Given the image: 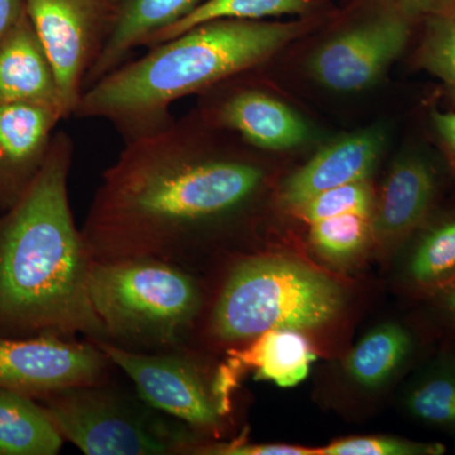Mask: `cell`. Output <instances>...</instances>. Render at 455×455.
<instances>
[{
	"label": "cell",
	"instance_id": "obj_31",
	"mask_svg": "<svg viewBox=\"0 0 455 455\" xmlns=\"http://www.w3.org/2000/svg\"><path fill=\"white\" fill-rule=\"evenodd\" d=\"M410 17L433 16L451 7L455 0H397Z\"/></svg>",
	"mask_w": 455,
	"mask_h": 455
},
{
	"label": "cell",
	"instance_id": "obj_25",
	"mask_svg": "<svg viewBox=\"0 0 455 455\" xmlns=\"http://www.w3.org/2000/svg\"><path fill=\"white\" fill-rule=\"evenodd\" d=\"M373 197L366 181L353 182L331 188L300 206L302 215L309 223L347 212H372Z\"/></svg>",
	"mask_w": 455,
	"mask_h": 455
},
{
	"label": "cell",
	"instance_id": "obj_23",
	"mask_svg": "<svg viewBox=\"0 0 455 455\" xmlns=\"http://www.w3.org/2000/svg\"><path fill=\"white\" fill-rule=\"evenodd\" d=\"M314 248L326 259L335 262L353 259L366 245L372 233L371 214L347 212L311 223Z\"/></svg>",
	"mask_w": 455,
	"mask_h": 455
},
{
	"label": "cell",
	"instance_id": "obj_26",
	"mask_svg": "<svg viewBox=\"0 0 455 455\" xmlns=\"http://www.w3.org/2000/svg\"><path fill=\"white\" fill-rule=\"evenodd\" d=\"M317 455H442L447 448L440 443H420L414 440L363 436L331 443L316 449Z\"/></svg>",
	"mask_w": 455,
	"mask_h": 455
},
{
	"label": "cell",
	"instance_id": "obj_14",
	"mask_svg": "<svg viewBox=\"0 0 455 455\" xmlns=\"http://www.w3.org/2000/svg\"><path fill=\"white\" fill-rule=\"evenodd\" d=\"M2 103L44 104L64 116L55 73L27 11L0 44Z\"/></svg>",
	"mask_w": 455,
	"mask_h": 455
},
{
	"label": "cell",
	"instance_id": "obj_28",
	"mask_svg": "<svg viewBox=\"0 0 455 455\" xmlns=\"http://www.w3.org/2000/svg\"><path fill=\"white\" fill-rule=\"evenodd\" d=\"M427 299H430L431 309L439 322L455 335V278Z\"/></svg>",
	"mask_w": 455,
	"mask_h": 455
},
{
	"label": "cell",
	"instance_id": "obj_20",
	"mask_svg": "<svg viewBox=\"0 0 455 455\" xmlns=\"http://www.w3.org/2000/svg\"><path fill=\"white\" fill-rule=\"evenodd\" d=\"M409 329L387 323L372 329L350 353L347 371L362 387L377 388L390 381L415 350Z\"/></svg>",
	"mask_w": 455,
	"mask_h": 455
},
{
	"label": "cell",
	"instance_id": "obj_27",
	"mask_svg": "<svg viewBox=\"0 0 455 455\" xmlns=\"http://www.w3.org/2000/svg\"><path fill=\"white\" fill-rule=\"evenodd\" d=\"M193 454L211 455H317L316 449L286 444H251L235 440L229 443H202Z\"/></svg>",
	"mask_w": 455,
	"mask_h": 455
},
{
	"label": "cell",
	"instance_id": "obj_17",
	"mask_svg": "<svg viewBox=\"0 0 455 455\" xmlns=\"http://www.w3.org/2000/svg\"><path fill=\"white\" fill-rule=\"evenodd\" d=\"M316 355L301 331L276 329L238 348L227 350L226 361L239 376L254 371V379L289 388L307 379Z\"/></svg>",
	"mask_w": 455,
	"mask_h": 455
},
{
	"label": "cell",
	"instance_id": "obj_3",
	"mask_svg": "<svg viewBox=\"0 0 455 455\" xmlns=\"http://www.w3.org/2000/svg\"><path fill=\"white\" fill-rule=\"evenodd\" d=\"M305 22L218 20L125 62L83 92L74 116L106 119L124 140L172 121L170 107L256 68L295 40Z\"/></svg>",
	"mask_w": 455,
	"mask_h": 455
},
{
	"label": "cell",
	"instance_id": "obj_4",
	"mask_svg": "<svg viewBox=\"0 0 455 455\" xmlns=\"http://www.w3.org/2000/svg\"><path fill=\"white\" fill-rule=\"evenodd\" d=\"M344 301L340 284L307 263L250 254L230 263L200 335L214 346L238 348L268 331L326 325Z\"/></svg>",
	"mask_w": 455,
	"mask_h": 455
},
{
	"label": "cell",
	"instance_id": "obj_11",
	"mask_svg": "<svg viewBox=\"0 0 455 455\" xmlns=\"http://www.w3.org/2000/svg\"><path fill=\"white\" fill-rule=\"evenodd\" d=\"M64 119L56 108L0 104V209L8 211L31 184L49 154L52 131Z\"/></svg>",
	"mask_w": 455,
	"mask_h": 455
},
{
	"label": "cell",
	"instance_id": "obj_22",
	"mask_svg": "<svg viewBox=\"0 0 455 455\" xmlns=\"http://www.w3.org/2000/svg\"><path fill=\"white\" fill-rule=\"evenodd\" d=\"M315 0H202L193 11L172 26L157 33L147 46L163 44L181 33L218 20H262L267 17L298 14L307 16L315 8Z\"/></svg>",
	"mask_w": 455,
	"mask_h": 455
},
{
	"label": "cell",
	"instance_id": "obj_10",
	"mask_svg": "<svg viewBox=\"0 0 455 455\" xmlns=\"http://www.w3.org/2000/svg\"><path fill=\"white\" fill-rule=\"evenodd\" d=\"M411 20L397 0H377L370 17L317 52L314 75L339 92L367 88L406 46Z\"/></svg>",
	"mask_w": 455,
	"mask_h": 455
},
{
	"label": "cell",
	"instance_id": "obj_8",
	"mask_svg": "<svg viewBox=\"0 0 455 455\" xmlns=\"http://www.w3.org/2000/svg\"><path fill=\"white\" fill-rule=\"evenodd\" d=\"M55 73L65 118L76 110L84 82L103 50L116 9L107 0H25Z\"/></svg>",
	"mask_w": 455,
	"mask_h": 455
},
{
	"label": "cell",
	"instance_id": "obj_18",
	"mask_svg": "<svg viewBox=\"0 0 455 455\" xmlns=\"http://www.w3.org/2000/svg\"><path fill=\"white\" fill-rule=\"evenodd\" d=\"M64 442L37 400L0 388V455H55Z\"/></svg>",
	"mask_w": 455,
	"mask_h": 455
},
{
	"label": "cell",
	"instance_id": "obj_7",
	"mask_svg": "<svg viewBox=\"0 0 455 455\" xmlns=\"http://www.w3.org/2000/svg\"><path fill=\"white\" fill-rule=\"evenodd\" d=\"M94 343L147 403L184 421L200 435H217L223 429L241 381L226 361L209 371L190 347L140 353L108 341Z\"/></svg>",
	"mask_w": 455,
	"mask_h": 455
},
{
	"label": "cell",
	"instance_id": "obj_32",
	"mask_svg": "<svg viewBox=\"0 0 455 455\" xmlns=\"http://www.w3.org/2000/svg\"><path fill=\"white\" fill-rule=\"evenodd\" d=\"M107 2H109L110 4L114 5V7L118 9L119 5H121L122 3L124 2V0H107Z\"/></svg>",
	"mask_w": 455,
	"mask_h": 455
},
{
	"label": "cell",
	"instance_id": "obj_12",
	"mask_svg": "<svg viewBox=\"0 0 455 455\" xmlns=\"http://www.w3.org/2000/svg\"><path fill=\"white\" fill-rule=\"evenodd\" d=\"M438 196L435 170L423 157L406 156L392 167L372 232L381 241L396 243L429 220Z\"/></svg>",
	"mask_w": 455,
	"mask_h": 455
},
{
	"label": "cell",
	"instance_id": "obj_13",
	"mask_svg": "<svg viewBox=\"0 0 455 455\" xmlns=\"http://www.w3.org/2000/svg\"><path fill=\"white\" fill-rule=\"evenodd\" d=\"M220 130L235 132L251 146L286 149L307 136L305 123L280 100L257 89H238L221 99L209 114Z\"/></svg>",
	"mask_w": 455,
	"mask_h": 455
},
{
	"label": "cell",
	"instance_id": "obj_6",
	"mask_svg": "<svg viewBox=\"0 0 455 455\" xmlns=\"http://www.w3.org/2000/svg\"><path fill=\"white\" fill-rule=\"evenodd\" d=\"M65 442L86 455L193 454L202 436L184 421L106 381L38 398Z\"/></svg>",
	"mask_w": 455,
	"mask_h": 455
},
{
	"label": "cell",
	"instance_id": "obj_30",
	"mask_svg": "<svg viewBox=\"0 0 455 455\" xmlns=\"http://www.w3.org/2000/svg\"><path fill=\"white\" fill-rule=\"evenodd\" d=\"M26 11L25 0H0V44Z\"/></svg>",
	"mask_w": 455,
	"mask_h": 455
},
{
	"label": "cell",
	"instance_id": "obj_29",
	"mask_svg": "<svg viewBox=\"0 0 455 455\" xmlns=\"http://www.w3.org/2000/svg\"><path fill=\"white\" fill-rule=\"evenodd\" d=\"M433 122L455 172V113L434 112Z\"/></svg>",
	"mask_w": 455,
	"mask_h": 455
},
{
	"label": "cell",
	"instance_id": "obj_1",
	"mask_svg": "<svg viewBox=\"0 0 455 455\" xmlns=\"http://www.w3.org/2000/svg\"><path fill=\"white\" fill-rule=\"evenodd\" d=\"M253 161L215 152L188 121L125 140L104 171L82 235L92 262L157 259L196 274L215 232L265 184Z\"/></svg>",
	"mask_w": 455,
	"mask_h": 455
},
{
	"label": "cell",
	"instance_id": "obj_24",
	"mask_svg": "<svg viewBox=\"0 0 455 455\" xmlns=\"http://www.w3.org/2000/svg\"><path fill=\"white\" fill-rule=\"evenodd\" d=\"M427 20L420 64L455 94V3Z\"/></svg>",
	"mask_w": 455,
	"mask_h": 455
},
{
	"label": "cell",
	"instance_id": "obj_5",
	"mask_svg": "<svg viewBox=\"0 0 455 455\" xmlns=\"http://www.w3.org/2000/svg\"><path fill=\"white\" fill-rule=\"evenodd\" d=\"M89 295L108 343L140 353L190 346L206 307L196 274L157 259L92 262Z\"/></svg>",
	"mask_w": 455,
	"mask_h": 455
},
{
	"label": "cell",
	"instance_id": "obj_19",
	"mask_svg": "<svg viewBox=\"0 0 455 455\" xmlns=\"http://www.w3.org/2000/svg\"><path fill=\"white\" fill-rule=\"evenodd\" d=\"M403 406L418 423L455 436V350L421 368L407 386Z\"/></svg>",
	"mask_w": 455,
	"mask_h": 455
},
{
	"label": "cell",
	"instance_id": "obj_16",
	"mask_svg": "<svg viewBox=\"0 0 455 455\" xmlns=\"http://www.w3.org/2000/svg\"><path fill=\"white\" fill-rule=\"evenodd\" d=\"M202 0H124L116 11L97 61L84 82V92L125 64L131 53L147 46L157 33L193 11Z\"/></svg>",
	"mask_w": 455,
	"mask_h": 455
},
{
	"label": "cell",
	"instance_id": "obj_2",
	"mask_svg": "<svg viewBox=\"0 0 455 455\" xmlns=\"http://www.w3.org/2000/svg\"><path fill=\"white\" fill-rule=\"evenodd\" d=\"M74 145L55 134L31 184L0 217V338L108 341L89 295L90 259L68 200Z\"/></svg>",
	"mask_w": 455,
	"mask_h": 455
},
{
	"label": "cell",
	"instance_id": "obj_9",
	"mask_svg": "<svg viewBox=\"0 0 455 455\" xmlns=\"http://www.w3.org/2000/svg\"><path fill=\"white\" fill-rule=\"evenodd\" d=\"M114 364L94 341L44 335L0 338V388L35 400L109 379Z\"/></svg>",
	"mask_w": 455,
	"mask_h": 455
},
{
	"label": "cell",
	"instance_id": "obj_21",
	"mask_svg": "<svg viewBox=\"0 0 455 455\" xmlns=\"http://www.w3.org/2000/svg\"><path fill=\"white\" fill-rule=\"evenodd\" d=\"M421 228L406 256L403 280L412 292L427 298L455 278V214Z\"/></svg>",
	"mask_w": 455,
	"mask_h": 455
},
{
	"label": "cell",
	"instance_id": "obj_15",
	"mask_svg": "<svg viewBox=\"0 0 455 455\" xmlns=\"http://www.w3.org/2000/svg\"><path fill=\"white\" fill-rule=\"evenodd\" d=\"M381 147V134L374 131L346 137L326 147L287 180L283 188L284 202L300 208L326 190L366 181Z\"/></svg>",
	"mask_w": 455,
	"mask_h": 455
}]
</instances>
